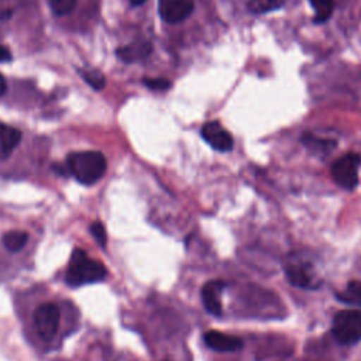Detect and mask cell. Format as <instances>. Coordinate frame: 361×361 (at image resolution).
<instances>
[{
  "mask_svg": "<svg viewBox=\"0 0 361 361\" xmlns=\"http://www.w3.org/2000/svg\"><path fill=\"white\" fill-rule=\"evenodd\" d=\"M69 173L82 185L96 183L106 172V157L99 151H76L68 155Z\"/></svg>",
  "mask_w": 361,
  "mask_h": 361,
  "instance_id": "obj_1",
  "label": "cell"
},
{
  "mask_svg": "<svg viewBox=\"0 0 361 361\" xmlns=\"http://www.w3.org/2000/svg\"><path fill=\"white\" fill-rule=\"evenodd\" d=\"M106 278V268L103 264L97 259H93L80 248L73 250L65 279L69 286H82L87 283H94L99 281H103Z\"/></svg>",
  "mask_w": 361,
  "mask_h": 361,
  "instance_id": "obj_2",
  "label": "cell"
},
{
  "mask_svg": "<svg viewBox=\"0 0 361 361\" xmlns=\"http://www.w3.org/2000/svg\"><path fill=\"white\" fill-rule=\"evenodd\" d=\"M285 274L288 281L302 289H317L322 278L317 274L314 262L305 254L290 252L285 258Z\"/></svg>",
  "mask_w": 361,
  "mask_h": 361,
  "instance_id": "obj_3",
  "label": "cell"
},
{
  "mask_svg": "<svg viewBox=\"0 0 361 361\" xmlns=\"http://www.w3.org/2000/svg\"><path fill=\"white\" fill-rule=\"evenodd\" d=\"M331 334L341 345H353L361 340V310L344 309L334 314Z\"/></svg>",
  "mask_w": 361,
  "mask_h": 361,
  "instance_id": "obj_4",
  "label": "cell"
},
{
  "mask_svg": "<svg viewBox=\"0 0 361 361\" xmlns=\"http://www.w3.org/2000/svg\"><path fill=\"white\" fill-rule=\"evenodd\" d=\"M361 165V157L357 152H347L331 165V176L334 182L345 189L353 190L358 183V169Z\"/></svg>",
  "mask_w": 361,
  "mask_h": 361,
  "instance_id": "obj_5",
  "label": "cell"
},
{
  "mask_svg": "<svg viewBox=\"0 0 361 361\" xmlns=\"http://www.w3.org/2000/svg\"><path fill=\"white\" fill-rule=\"evenodd\" d=\"M61 313L56 305L44 303L34 313V326L44 341H51L59 329Z\"/></svg>",
  "mask_w": 361,
  "mask_h": 361,
  "instance_id": "obj_6",
  "label": "cell"
},
{
  "mask_svg": "<svg viewBox=\"0 0 361 361\" xmlns=\"http://www.w3.org/2000/svg\"><path fill=\"white\" fill-rule=\"evenodd\" d=\"M202 137L216 151L227 152L233 148L231 134L219 121L206 123L202 127Z\"/></svg>",
  "mask_w": 361,
  "mask_h": 361,
  "instance_id": "obj_7",
  "label": "cell"
},
{
  "mask_svg": "<svg viewBox=\"0 0 361 361\" xmlns=\"http://www.w3.org/2000/svg\"><path fill=\"white\" fill-rule=\"evenodd\" d=\"M193 0H159L158 10L164 21L175 24L186 20L193 11Z\"/></svg>",
  "mask_w": 361,
  "mask_h": 361,
  "instance_id": "obj_8",
  "label": "cell"
},
{
  "mask_svg": "<svg viewBox=\"0 0 361 361\" xmlns=\"http://www.w3.org/2000/svg\"><path fill=\"white\" fill-rule=\"evenodd\" d=\"M224 286L226 283L223 281H210L202 288L200 296L203 306L213 316L221 314V292L224 290Z\"/></svg>",
  "mask_w": 361,
  "mask_h": 361,
  "instance_id": "obj_9",
  "label": "cell"
},
{
  "mask_svg": "<svg viewBox=\"0 0 361 361\" xmlns=\"http://www.w3.org/2000/svg\"><path fill=\"white\" fill-rule=\"evenodd\" d=\"M204 343L207 344V347L220 351V353H233L237 351L243 347V341L241 338L231 336V334H226L217 330H210L207 333H204Z\"/></svg>",
  "mask_w": 361,
  "mask_h": 361,
  "instance_id": "obj_10",
  "label": "cell"
},
{
  "mask_svg": "<svg viewBox=\"0 0 361 361\" xmlns=\"http://www.w3.org/2000/svg\"><path fill=\"white\" fill-rule=\"evenodd\" d=\"M21 141V131L8 124L0 123V159H6L11 155L16 147Z\"/></svg>",
  "mask_w": 361,
  "mask_h": 361,
  "instance_id": "obj_11",
  "label": "cell"
},
{
  "mask_svg": "<svg viewBox=\"0 0 361 361\" xmlns=\"http://www.w3.org/2000/svg\"><path fill=\"white\" fill-rule=\"evenodd\" d=\"M149 52H151V45L144 41H140L137 44H131V45L117 49V55L126 62H133V61L145 58Z\"/></svg>",
  "mask_w": 361,
  "mask_h": 361,
  "instance_id": "obj_12",
  "label": "cell"
},
{
  "mask_svg": "<svg viewBox=\"0 0 361 361\" xmlns=\"http://www.w3.org/2000/svg\"><path fill=\"white\" fill-rule=\"evenodd\" d=\"M337 300L353 306H361V281H350L345 288L336 293Z\"/></svg>",
  "mask_w": 361,
  "mask_h": 361,
  "instance_id": "obj_13",
  "label": "cell"
},
{
  "mask_svg": "<svg viewBox=\"0 0 361 361\" xmlns=\"http://www.w3.org/2000/svg\"><path fill=\"white\" fill-rule=\"evenodd\" d=\"M314 10V23L322 24L327 21L334 10V1L333 0H309Z\"/></svg>",
  "mask_w": 361,
  "mask_h": 361,
  "instance_id": "obj_14",
  "label": "cell"
},
{
  "mask_svg": "<svg viewBox=\"0 0 361 361\" xmlns=\"http://www.w3.org/2000/svg\"><path fill=\"white\" fill-rule=\"evenodd\" d=\"M28 234L25 231H8L3 235V244L10 252H17L27 244Z\"/></svg>",
  "mask_w": 361,
  "mask_h": 361,
  "instance_id": "obj_15",
  "label": "cell"
},
{
  "mask_svg": "<svg viewBox=\"0 0 361 361\" xmlns=\"http://www.w3.org/2000/svg\"><path fill=\"white\" fill-rule=\"evenodd\" d=\"M302 141L303 144L309 148V149H313V151H317V152H329L334 145L336 142L330 141V140H322V138H317V137H313L310 134H306L302 137Z\"/></svg>",
  "mask_w": 361,
  "mask_h": 361,
  "instance_id": "obj_16",
  "label": "cell"
},
{
  "mask_svg": "<svg viewBox=\"0 0 361 361\" xmlns=\"http://www.w3.org/2000/svg\"><path fill=\"white\" fill-rule=\"evenodd\" d=\"M283 0H250V8L254 13H268L279 8Z\"/></svg>",
  "mask_w": 361,
  "mask_h": 361,
  "instance_id": "obj_17",
  "label": "cell"
},
{
  "mask_svg": "<svg viewBox=\"0 0 361 361\" xmlns=\"http://www.w3.org/2000/svg\"><path fill=\"white\" fill-rule=\"evenodd\" d=\"M78 0H49V7L56 16H66L73 11Z\"/></svg>",
  "mask_w": 361,
  "mask_h": 361,
  "instance_id": "obj_18",
  "label": "cell"
},
{
  "mask_svg": "<svg viewBox=\"0 0 361 361\" xmlns=\"http://www.w3.org/2000/svg\"><path fill=\"white\" fill-rule=\"evenodd\" d=\"M82 76H83V79L93 87V89H96V90H100V89H103L104 87V85H106V80H104V78H103V75L102 73H99V72H96V71H92V72H83L82 73Z\"/></svg>",
  "mask_w": 361,
  "mask_h": 361,
  "instance_id": "obj_19",
  "label": "cell"
},
{
  "mask_svg": "<svg viewBox=\"0 0 361 361\" xmlns=\"http://www.w3.org/2000/svg\"><path fill=\"white\" fill-rule=\"evenodd\" d=\"M89 230H90V234L94 237V240H96L102 247H104L107 237H106V230H104L103 224L99 223V221H94V223L90 226Z\"/></svg>",
  "mask_w": 361,
  "mask_h": 361,
  "instance_id": "obj_20",
  "label": "cell"
},
{
  "mask_svg": "<svg viewBox=\"0 0 361 361\" xmlns=\"http://www.w3.org/2000/svg\"><path fill=\"white\" fill-rule=\"evenodd\" d=\"M144 83L151 87V89H157V90H165L166 87L171 86V83L165 79H145Z\"/></svg>",
  "mask_w": 361,
  "mask_h": 361,
  "instance_id": "obj_21",
  "label": "cell"
},
{
  "mask_svg": "<svg viewBox=\"0 0 361 361\" xmlns=\"http://www.w3.org/2000/svg\"><path fill=\"white\" fill-rule=\"evenodd\" d=\"M11 59V51L4 47V45H0V62H7Z\"/></svg>",
  "mask_w": 361,
  "mask_h": 361,
  "instance_id": "obj_22",
  "label": "cell"
},
{
  "mask_svg": "<svg viewBox=\"0 0 361 361\" xmlns=\"http://www.w3.org/2000/svg\"><path fill=\"white\" fill-rule=\"evenodd\" d=\"M7 90V83H6V79L4 76L0 73V96H3Z\"/></svg>",
  "mask_w": 361,
  "mask_h": 361,
  "instance_id": "obj_23",
  "label": "cell"
},
{
  "mask_svg": "<svg viewBox=\"0 0 361 361\" xmlns=\"http://www.w3.org/2000/svg\"><path fill=\"white\" fill-rule=\"evenodd\" d=\"M127 1H128L131 6H134V7H135V6H141L145 0H127Z\"/></svg>",
  "mask_w": 361,
  "mask_h": 361,
  "instance_id": "obj_24",
  "label": "cell"
}]
</instances>
